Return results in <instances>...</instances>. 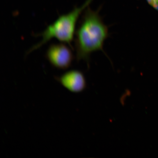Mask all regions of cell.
<instances>
[{"instance_id": "obj_4", "label": "cell", "mask_w": 158, "mask_h": 158, "mask_svg": "<svg viewBox=\"0 0 158 158\" xmlns=\"http://www.w3.org/2000/svg\"><path fill=\"white\" fill-rule=\"evenodd\" d=\"M57 79L64 87L73 92L82 91L85 87V79L84 74L80 71H68Z\"/></svg>"}, {"instance_id": "obj_5", "label": "cell", "mask_w": 158, "mask_h": 158, "mask_svg": "<svg viewBox=\"0 0 158 158\" xmlns=\"http://www.w3.org/2000/svg\"><path fill=\"white\" fill-rule=\"evenodd\" d=\"M150 5L158 11V0H147Z\"/></svg>"}, {"instance_id": "obj_1", "label": "cell", "mask_w": 158, "mask_h": 158, "mask_svg": "<svg viewBox=\"0 0 158 158\" xmlns=\"http://www.w3.org/2000/svg\"><path fill=\"white\" fill-rule=\"evenodd\" d=\"M77 59L88 61L91 54L102 50L108 29L97 11L88 9L75 33Z\"/></svg>"}, {"instance_id": "obj_3", "label": "cell", "mask_w": 158, "mask_h": 158, "mask_svg": "<svg viewBox=\"0 0 158 158\" xmlns=\"http://www.w3.org/2000/svg\"><path fill=\"white\" fill-rule=\"evenodd\" d=\"M46 56L53 66L62 70L69 68L73 60L71 49L62 43L51 45L47 49Z\"/></svg>"}, {"instance_id": "obj_2", "label": "cell", "mask_w": 158, "mask_h": 158, "mask_svg": "<svg viewBox=\"0 0 158 158\" xmlns=\"http://www.w3.org/2000/svg\"><path fill=\"white\" fill-rule=\"evenodd\" d=\"M92 1L87 0L81 7H76L70 13L59 17L42 32L37 35L41 37V40L31 47L27 53L29 54L36 50L53 39L71 45L76 33V24L79 17Z\"/></svg>"}]
</instances>
